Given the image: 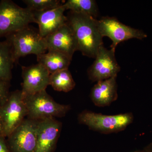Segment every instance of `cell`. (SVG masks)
<instances>
[{"instance_id":"1","label":"cell","mask_w":152,"mask_h":152,"mask_svg":"<svg viewBox=\"0 0 152 152\" xmlns=\"http://www.w3.org/2000/svg\"><path fill=\"white\" fill-rule=\"evenodd\" d=\"M67 18L77 40L78 50L83 56L95 58L98 50L104 45L103 37L98 29V20L71 11Z\"/></svg>"},{"instance_id":"2","label":"cell","mask_w":152,"mask_h":152,"mask_svg":"<svg viewBox=\"0 0 152 152\" xmlns=\"http://www.w3.org/2000/svg\"><path fill=\"white\" fill-rule=\"evenodd\" d=\"M33 23L34 13L28 8H22L11 0L0 1V38H6Z\"/></svg>"},{"instance_id":"3","label":"cell","mask_w":152,"mask_h":152,"mask_svg":"<svg viewBox=\"0 0 152 152\" xmlns=\"http://www.w3.org/2000/svg\"><path fill=\"white\" fill-rule=\"evenodd\" d=\"M23 97L28 118L36 121L64 117L70 109L69 105L56 102L46 90Z\"/></svg>"},{"instance_id":"4","label":"cell","mask_w":152,"mask_h":152,"mask_svg":"<svg viewBox=\"0 0 152 152\" xmlns=\"http://www.w3.org/2000/svg\"><path fill=\"white\" fill-rule=\"evenodd\" d=\"M6 38L10 45L15 64L21 57L30 54L38 56L47 51L45 39L40 35L39 30L29 26Z\"/></svg>"},{"instance_id":"5","label":"cell","mask_w":152,"mask_h":152,"mask_svg":"<svg viewBox=\"0 0 152 152\" xmlns=\"http://www.w3.org/2000/svg\"><path fill=\"white\" fill-rule=\"evenodd\" d=\"M132 113L108 115L84 110L78 115V120L90 129L104 134L117 133L125 130L133 122Z\"/></svg>"},{"instance_id":"6","label":"cell","mask_w":152,"mask_h":152,"mask_svg":"<svg viewBox=\"0 0 152 152\" xmlns=\"http://www.w3.org/2000/svg\"><path fill=\"white\" fill-rule=\"evenodd\" d=\"M27 115L21 90L10 93L5 102L0 106L3 136L7 137L23 122Z\"/></svg>"},{"instance_id":"7","label":"cell","mask_w":152,"mask_h":152,"mask_svg":"<svg viewBox=\"0 0 152 152\" xmlns=\"http://www.w3.org/2000/svg\"><path fill=\"white\" fill-rule=\"evenodd\" d=\"M98 29L101 35L107 37L113 41L112 49L115 50L118 44L130 39L142 40L147 37L143 31L131 28L118 20L113 17H103L97 20Z\"/></svg>"},{"instance_id":"8","label":"cell","mask_w":152,"mask_h":152,"mask_svg":"<svg viewBox=\"0 0 152 152\" xmlns=\"http://www.w3.org/2000/svg\"><path fill=\"white\" fill-rule=\"evenodd\" d=\"M39 121L25 119L7 137L11 152H35Z\"/></svg>"},{"instance_id":"9","label":"cell","mask_w":152,"mask_h":152,"mask_svg":"<svg viewBox=\"0 0 152 152\" xmlns=\"http://www.w3.org/2000/svg\"><path fill=\"white\" fill-rule=\"evenodd\" d=\"M115 50H108L103 45L100 47L94 62L88 70V75L93 82H99L117 77L121 70L115 56Z\"/></svg>"},{"instance_id":"10","label":"cell","mask_w":152,"mask_h":152,"mask_svg":"<svg viewBox=\"0 0 152 152\" xmlns=\"http://www.w3.org/2000/svg\"><path fill=\"white\" fill-rule=\"evenodd\" d=\"M22 94L23 97L45 91L49 86L50 74L41 64L22 66Z\"/></svg>"},{"instance_id":"11","label":"cell","mask_w":152,"mask_h":152,"mask_svg":"<svg viewBox=\"0 0 152 152\" xmlns=\"http://www.w3.org/2000/svg\"><path fill=\"white\" fill-rule=\"evenodd\" d=\"M44 39L48 51L60 52L72 60L74 53L78 50L75 34L68 23Z\"/></svg>"},{"instance_id":"12","label":"cell","mask_w":152,"mask_h":152,"mask_svg":"<svg viewBox=\"0 0 152 152\" xmlns=\"http://www.w3.org/2000/svg\"><path fill=\"white\" fill-rule=\"evenodd\" d=\"M66 10L63 4L46 10L33 12L35 23L39 26V32L42 38L51 34L67 23Z\"/></svg>"},{"instance_id":"13","label":"cell","mask_w":152,"mask_h":152,"mask_svg":"<svg viewBox=\"0 0 152 152\" xmlns=\"http://www.w3.org/2000/svg\"><path fill=\"white\" fill-rule=\"evenodd\" d=\"M61 129V124L55 118L39 121L35 152H53Z\"/></svg>"},{"instance_id":"14","label":"cell","mask_w":152,"mask_h":152,"mask_svg":"<svg viewBox=\"0 0 152 152\" xmlns=\"http://www.w3.org/2000/svg\"><path fill=\"white\" fill-rule=\"evenodd\" d=\"M117 77L97 82L92 89L91 97L95 105L105 107L110 105L118 97Z\"/></svg>"},{"instance_id":"15","label":"cell","mask_w":152,"mask_h":152,"mask_svg":"<svg viewBox=\"0 0 152 152\" xmlns=\"http://www.w3.org/2000/svg\"><path fill=\"white\" fill-rule=\"evenodd\" d=\"M37 61L51 75L58 71L67 69L72 59L60 52L48 51L37 56Z\"/></svg>"},{"instance_id":"16","label":"cell","mask_w":152,"mask_h":152,"mask_svg":"<svg viewBox=\"0 0 152 152\" xmlns=\"http://www.w3.org/2000/svg\"><path fill=\"white\" fill-rule=\"evenodd\" d=\"M14 61L10 45L7 40L0 42V79L10 82Z\"/></svg>"},{"instance_id":"17","label":"cell","mask_w":152,"mask_h":152,"mask_svg":"<svg viewBox=\"0 0 152 152\" xmlns=\"http://www.w3.org/2000/svg\"><path fill=\"white\" fill-rule=\"evenodd\" d=\"M75 85V82L68 69L50 75L49 85L55 91L68 92L73 89Z\"/></svg>"},{"instance_id":"18","label":"cell","mask_w":152,"mask_h":152,"mask_svg":"<svg viewBox=\"0 0 152 152\" xmlns=\"http://www.w3.org/2000/svg\"><path fill=\"white\" fill-rule=\"evenodd\" d=\"M66 10L76 13L88 15L96 19L98 8L94 0H68L63 4Z\"/></svg>"},{"instance_id":"19","label":"cell","mask_w":152,"mask_h":152,"mask_svg":"<svg viewBox=\"0 0 152 152\" xmlns=\"http://www.w3.org/2000/svg\"><path fill=\"white\" fill-rule=\"evenodd\" d=\"M59 0H24L27 8L32 12H39L54 8L60 6Z\"/></svg>"},{"instance_id":"20","label":"cell","mask_w":152,"mask_h":152,"mask_svg":"<svg viewBox=\"0 0 152 152\" xmlns=\"http://www.w3.org/2000/svg\"><path fill=\"white\" fill-rule=\"evenodd\" d=\"M10 82L0 79V106L5 102L10 94Z\"/></svg>"},{"instance_id":"21","label":"cell","mask_w":152,"mask_h":152,"mask_svg":"<svg viewBox=\"0 0 152 152\" xmlns=\"http://www.w3.org/2000/svg\"><path fill=\"white\" fill-rule=\"evenodd\" d=\"M0 152H11L5 137L0 136Z\"/></svg>"},{"instance_id":"22","label":"cell","mask_w":152,"mask_h":152,"mask_svg":"<svg viewBox=\"0 0 152 152\" xmlns=\"http://www.w3.org/2000/svg\"><path fill=\"white\" fill-rule=\"evenodd\" d=\"M3 126L1 121L0 119V136H3ZM4 137V136H3Z\"/></svg>"},{"instance_id":"23","label":"cell","mask_w":152,"mask_h":152,"mask_svg":"<svg viewBox=\"0 0 152 152\" xmlns=\"http://www.w3.org/2000/svg\"><path fill=\"white\" fill-rule=\"evenodd\" d=\"M135 152H147L146 151H136Z\"/></svg>"}]
</instances>
